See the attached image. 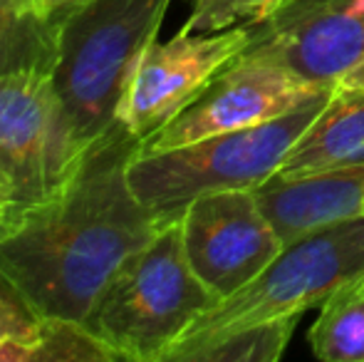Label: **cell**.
Returning a JSON list of instances; mask_svg holds the SVG:
<instances>
[{
	"label": "cell",
	"instance_id": "obj_1",
	"mask_svg": "<svg viewBox=\"0 0 364 362\" xmlns=\"http://www.w3.org/2000/svg\"><path fill=\"white\" fill-rule=\"evenodd\" d=\"M136 151L139 142L114 124L63 191L0 238V275L43 320L85 325L122 263L168 221L132 191L127 166Z\"/></svg>",
	"mask_w": 364,
	"mask_h": 362
},
{
	"label": "cell",
	"instance_id": "obj_2",
	"mask_svg": "<svg viewBox=\"0 0 364 362\" xmlns=\"http://www.w3.org/2000/svg\"><path fill=\"white\" fill-rule=\"evenodd\" d=\"M218 300L188 263L181 216H176L122 263L85 328L114 360L164 362L183 333Z\"/></svg>",
	"mask_w": 364,
	"mask_h": 362
},
{
	"label": "cell",
	"instance_id": "obj_3",
	"mask_svg": "<svg viewBox=\"0 0 364 362\" xmlns=\"http://www.w3.org/2000/svg\"><path fill=\"white\" fill-rule=\"evenodd\" d=\"M332 95L335 90L263 124L223 132L171 149L136 151L127 166L132 191L156 216L176 218L203 193L258 188L278 174Z\"/></svg>",
	"mask_w": 364,
	"mask_h": 362
},
{
	"label": "cell",
	"instance_id": "obj_4",
	"mask_svg": "<svg viewBox=\"0 0 364 362\" xmlns=\"http://www.w3.org/2000/svg\"><path fill=\"white\" fill-rule=\"evenodd\" d=\"M364 275V216L290 241L248 285L218 300L183 333L164 362H193L206 345L248 325L320 308L340 285Z\"/></svg>",
	"mask_w": 364,
	"mask_h": 362
},
{
	"label": "cell",
	"instance_id": "obj_5",
	"mask_svg": "<svg viewBox=\"0 0 364 362\" xmlns=\"http://www.w3.org/2000/svg\"><path fill=\"white\" fill-rule=\"evenodd\" d=\"M171 0H90L60 35L55 87L90 149L117 124V110Z\"/></svg>",
	"mask_w": 364,
	"mask_h": 362
},
{
	"label": "cell",
	"instance_id": "obj_6",
	"mask_svg": "<svg viewBox=\"0 0 364 362\" xmlns=\"http://www.w3.org/2000/svg\"><path fill=\"white\" fill-rule=\"evenodd\" d=\"M87 151L53 70L0 75V171L13 183L23 211L63 191Z\"/></svg>",
	"mask_w": 364,
	"mask_h": 362
},
{
	"label": "cell",
	"instance_id": "obj_7",
	"mask_svg": "<svg viewBox=\"0 0 364 362\" xmlns=\"http://www.w3.org/2000/svg\"><path fill=\"white\" fill-rule=\"evenodd\" d=\"M250 25H235L218 33H186L154 40L141 55L117 110L122 124L136 142L178 117L213 78L248 50Z\"/></svg>",
	"mask_w": 364,
	"mask_h": 362
},
{
	"label": "cell",
	"instance_id": "obj_8",
	"mask_svg": "<svg viewBox=\"0 0 364 362\" xmlns=\"http://www.w3.org/2000/svg\"><path fill=\"white\" fill-rule=\"evenodd\" d=\"M245 58L337 90L364 55V0H280L250 25Z\"/></svg>",
	"mask_w": 364,
	"mask_h": 362
},
{
	"label": "cell",
	"instance_id": "obj_9",
	"mask_svg": "<svg viewBox=\"0 0 364 362\" xmlns=\"http://www.w3.org/2000/svg\"><path fill=\"white\" fill-rule=\"evenodd\" d=\"M327 92L332 90L240 55L220 70L181 115L141 142L139 151L171 149L223 132L263 124L310 105Z\"/></svg>",
	"mask_w": 364,
	"mask_h": 362
},
{
	"label": "cell",
	"instance_id": "obj_10",
	"mask_svg": "<svg viewBox=\"0 0 364 362\" xmlns=\"http://www.w3.org/2000/svg\"><path fill=\"white\" fill-rule=\"evenodd\" d=\"M191 268L220 300L248 285L285 246L253 188L211 191L181 211Z\"/></svg>",
	"mask_w": 364,
	"mask_h": 362
},
{
	"label": "cell",
	"instance_id": "obj_11",
	"mask_svg": "<svg viewBox=\"0 0 364 362\" xmlns=\"http://www.w3.org/2000/svg\"><path fill=\"white\" fill-rule=\"evenodd\" d=\"M253 191L280 241L290 243L364 216V161L307 174H275Z\"/></svg>",
	"mask_w": 364,
	"mask_h": 362
},
{
	"label": "cell",
	"instance_id": "obj_12",
	"mask_svg": "<svg viewBox=\"0 0 364 362\" xmlns=\"http://www.w3.org/2000/svg\"><path fill=\"white\" fill-rule=\"evenodd\" d=\"M312 323L307 340L322 362H364V275L340 285Z\"/></svg>",
	"mask_w": 364,
	"mask_h": 362
},
{
	"label": "cell",
	"instance_id": "obj_13",
	"mask_svg": "<svg viewBox=\"0 0 364 362\" xmlns=\"http://www.w3.org/2000/svg\"><path fill=\"white\" fill-rule=\"evenodd\" d=\"M60 30L25 13L18 0H0V75L53 70L60 60Z\"/></svg>",
	"mask_w": 364,
	"mask_h": 362
},
{
	"label": "cell",
	"instance_id": "obj_14",
	"mask_svg": "<svg viewBox=\"0 0 364 362\" xmlns=\"http://www.w3.org/2000/svg\"><path fill=\"white\" fill-rule=\"evenodd\" d=\"M300 315L248 325L206 345L193 362H278L288 348Z\"/></svg>",
	"mask_w": 364,
	"mask_h": 362
},
{
	"label": "cell",
	"instance_id": "obj_15",
	"mask_svg": "<svg viewBox=\"0 0 364 362\" xmlns=\"http://www.w3.org/2000/svg\"><path fill=\"white\" fill-rule=\"evenodd\" d=\"M45 320L0 275V362H30Z\"/></svg>",
	"mask_w": 364,
	"mask_h": 362
},
{
	"label": "cell",
	"instance_id": "obj_16",
	"mask_svg": "<svg viewBox=\"0 0 364 362\" xmlns=\"http://www.w3.org/2000/svg\"><path fill=\"white\" fill-rule=\"evenodd\" d=\"M280 0H191V15L181 30L218 33L235 25L260 23Z\"/></svg>",
	"mask_w": 364,
	"mask_h": 362
},
{
	"label": "cell",
	"instance_id": "obj_17",
	"mask_svg": "<svg viewBox=\"0 0 364 362\" xmlns=\"http://www.w3.org/2000/svg\"><path fill=\"white\" fill-rule=\"evenodd\" d=\"M18 3L23 5L25 13L35 15L38 20L53 25L55 30L63 33L70 18H75L90 0H18Z\"/></svg>",
	"mask_w": 364,
	"mask_h": 362
},
{
	"label": "cell",
	"instance_id": "obj_18",
	"mask_svg": "<svg viewBox=\"0 0 364 362\" xmlns=\"http://www.w3.org/2000/svg\"><path fill=\"white\" fill-rule=\"evenodd\" d=\"M23 216H25V211H23V206H20L18 196H15L13 183L0 171V238L13 231Z\"/></svg>",
	"mask_w": 364,
	"mask_h": 362
},
{
	"label": "cell",
	"instance_id": "obj_19",
	"mask_svg": "<svg viewBox=\"0 0 364 362\" xmlns=\"http://www.w3.org/2000/svg\"><path fill=\"white\" fill-rule=\"evenodd\" d=\"M337 90H345V92H362L364 90V55L352 65L350 73L340 80Z\"/></svg>",
	"mask_w": 364,
	"mask_h": 362
}]
</instances>
